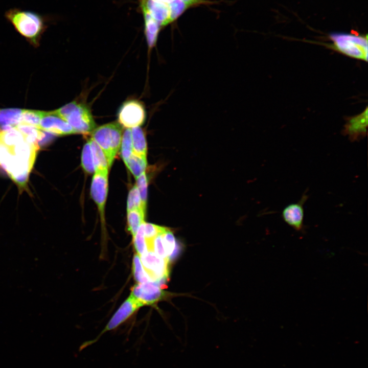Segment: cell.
Wrapping results in <instances>:
<instances>
[{
  "label": "cell",
  "instance_id": "32",
  "mask_svg": "<svg viewBox=\"0 0 368 368\" xmlns=\"http://www.w3.org/2000/svg\"><path fill=\"white\" fill-rule=\"evenodd\" d=\"M190 7L199 5H207L212 4V2L207 0H181Z\"/></svg>",
  "mask_w": 368,
  "mask_h": 368
},
{
  "label": "cell",
  "instance_id": "26",
  "mask_svg": "<svg viewBox=\"0 0 368 368\" xmlns=\"http://www.w3.org/2000/svg\"><path fill=\"white\" fill-rule=\"evenodd\" d=\"M121 153L124 163L133 153L131 129H126L123 132L121 144Z\"/></svg>",
  "mask_w": 368,
  "mask_h": 368
},
{
  "label": "cell",
  "instance_id": "10",
  "mask_svg": "<svg viewBox=\"0 0 368 368\" xmlns=\"http://www.w3.org/2000/svg\"><path fill=\"white\" fill-rule=\"evenodd\" d=\"M39 129L55 135H65L77 133L71 125L54 111H44L40 120Z\"/></svg>",
  "mask_w": 368,
  "mask_h": 368
},
{
  "label": "cell",
  "instance_id": "17",
  "mask_svg": "<svg viewBox=\"0 0 368 368\" xmlns=\"http://www.w3.org/2000/svg\"><path fill=\"white\" fill-rule=\"evenodd\" d=\"M133 152L143 157L147 158V141L145 133L139 126L131 129Z\"/></svg>",
  "mask_w": 368,
  "mask_h": 368
},
{
  "label": "cell",
  "instance_id": "1",
  "mask_svg": "<svg viewBox=\"0 0 368 368\" xmlns=\"http://www.w3.org/2000/svg\"><path fill=\"white\" fill-rule=\"evenodd\" d=\"M4 16L15 30L35 47L39 45L50 20L49 16L18 8L8 10Z\"/></svg>",
  "mask_w": 368,
  "mask_h": 368
},
{
  "label": "cell",
  "instance_id": "2",
  "mask_svg": "<svg viewBox=\"0 0 368 368\" xmlns=\"http://www.w3.org/2000/svg\"><path fill=\"white\" fill-rule=\"evenodd\" d=\"M54 111L66 121L77 133H91L96 128L89 109L82 103L73 101Z\"/></svg>",
  "mask_w": 368,
  "mask_h": 368
},
{
  "label": "cell",
  "instance_id": "25",
  "mask_svg": "<svg viewBox=\"0 0 368 368\" xmlns=\"http://www.w3.org/2000/svg\"><path fill=\"white\" fill-rule=\"evenodd\" d=\"M81 165L83 170L88 173H93L95 171V167L89 140L84 144L82 151Z\"/></svg>",
  "mask_w": 368,
  "mask_h": 368
},
{
  "label": "cell",
  "instance_id": "22",
  "mask_svg": "<svg viewBox=\"0 0 368 368\" xmlns=\"http://www.w3.org/2000/svg\"><path fill=\"white\" fill-rule=\"evenodd\" d=\"M89 141L91 149L95 170L97 169H108L110 167L103 150L91 138Z\"/></svg>",
  "mask_w": 368,
  "mask_h": 368
},
{
  "label": "cell",
  "instance_id": "3",
  "mask_svg": "<svg viewBox=\"0 0 368 368\" xmlns=\"http://www.w3.org/2000/svg\"><path fill=\"white\" fill-rule=\"evenodd\" d=\"M122 130V126L114 122L96 128L91 133V138L104 152L109 167L120 148Z\"/></svg>",
  "mask_w": 368,
  "mask_h": 368
},
{
  "label": "cell",
  "instance_id": "13",
  "mask_svg": "<svg viewBox=\"0 0 368 368\" xmlns=\"http://www.w3.org/2000/svg\"><path fill=\"white\" fill-rule=\"evenodd\" d=\"M367 126V108L357 116L348 120L344 126V134L348 135L351 141L358 140L366 134Z\"/></svg>",
  "mask_w": 368,
  "mask_h": 368
},
{
  "label": "cell",
  "instance_id": "5",
  "mask_svg": "<svg viewBox=\"0 0 368 368\" xmlns=\"http://www.w3.org/2000/svg\"><path fill=\"white\" fill-rule=\"evenodd\" d=\"M143 305L131 294L122 304L100 333L94 339L83 343L79 348V351L97 342L105 333L111 331L129 318Z\"/></svg>",
  "mask_w": 368,
  "mask_h": 368
},
{
  "label": "cell",
  "instance_id": "18",
  "mask_svg": "<svg viewBox=\"0 0 368 368\" xmlns=\"http://www.w3.org/2000/svg\"><path fill=\"white\" fill-rule=\"evenodd\" d=\"M23 135L25 140L29 143L38 145V141L44 134L43 131L34 126L21 123L16 127Z\"/></svg>",
  "mask_w": 368,
  "mask_h": 368
},
{
  "label": "cell",
  "instance_id": "4",
  "mask_svg": "<svg viewBox=\"0 0 368 368\" xmlns=\"http://www.w3.org/2000/svg\"><path fill=\"white\" fill-rule=\"evenodd\" d=\"M336 49L353 58L367 60V37L356 33H333L330 34Z\"/></svg>",
  "mask_w": 368,
  "mask_h": 368
},
{
  "label": "cell",
  "instance_id": "29",
  "mask_svg": "<svg viewBox=\"0 0 368 368\" xmlns=\"http://www.w3.org/2000/svg\"><path fill=\"white\" fill-rule=\"evenodd\" d=\"M142 224L139 227L136 234L133 237V245L136 253L140 256L147 251V243Z\"/></svg>",
  "mask_w": 368,
  "mask_h": 368
},
{
  "label": "cell",
  "instance_id": "30",
  "mask_svg": "<svg viewBox=\"0 0 368 368\" xmlns=\"http://www.w3.org/2000/svg\"><path fill=\"white\" fill-rule=\"evenodd\" d=\"M139 208H142L141 199L139 190L136 185H134L130 189L128 195L127 211Z\"/></svg>",
  "mask_w": 368,
  "mask_h": 368
},
{
  "label": "cell",
  "instance_id": "20",
  "mask_svg": "<svg viewBox=\"0 0 368 368\" xmlns=\"http://www.w3.org/2000/svg\"><path fill=\"white\" fill-rule=\"evenodd\" d=\"M125 164L136 178L145 172L147 166V158L133 152Z\"/></svg>",
  "mask_w": 368,
  "mask_h": 368
},
{
  "label": "cell",
  "instance_id": "14",
  "mask_svg": "<svg viewBox=\"0 0 368 368\" xmlns=\"http://www.w3.org/2000/svg\"><path fill=\"white\" fill-rule=\"evenodd\" d=\"M22 109L18 108L0 109V127L2 131H6L21 123Z\"/></svg>",
  "mask_w": 368,
  "mask_h": 368
},
{
  "label": "cell",
  "instance_id": "8",
  "mask_svg": "<svg viewBox=\"0 0 368 368\" xmlns=\"http://www.w3.org/2000/svg\"><path fill=\"white\" fill-rule=\"evenodd\" d=\"M108 169H97L94 172L90 186V195L97 204L101 219L104 221V209L108 192Z\"/></svg>",
  "mask_w": 368,
  "mask_h": 368
},
{
  "label": "cell",
  "instance_id": "27",
  "mask_svg": "<svg viewBox=\"0 0 368 368\" xmlns=\"http://www.w3.org/2000/svg\"><path fill=\"white\" fill-rule=\"evenodd\" d=\"M44 111L34 110L22 109L21 123L29 124L39 128L40 120Z\"/></svg>",
  "mask_w": 368,
  "mask_h": 368
},
{
  "label": "cell",
  "instance_id": "23",
  "mask_svg": "<svg viewBox=\"0 0 368 368\" xmlns=\"http://www.w3.org/2000/svg\"><path fill=\"white\" fill-rule=\"evenodd\" d=\"M161 237L166 255L170 261L176 256L179 250L175 238L171 231L162 234Z\"/></svg>",
  "mask_w": 368,
  "mask_h": 368
},
{
  "label": "cell",
  "instance_id": "7",
  "mask_svg": "<svg viewBox=\"0 0 368 368\" xmlns=\"http://www.w3.org/2000/svg\"><path fill=\"white\" fill-rule=\"evenodd\" d=\"M146 118V113L143 104L136 100L125 102L118 112V123L126 129L142 125Z\"/></svg>",
  "mask_w": 368,
  "mask_h": 368
},
{
  "label": "cell",
  "instance_id": "11",
  "mask_svg": "<svg viewBox=\"0 0 368 368\" xmlns=\"http://www.w3.org/2000/svg\"><path fill=\"white\" fill-rule=\"evenodd\" d=\"M307 197L304 193L299 201L288 204L282 211V217L283 220L297 231L303 228L304 217L303 205Z\"/></svg>",
  "mask_w": 368,
  "mask_h": 368
},
{
  "label": "cell",
  "instance_id": "21",
  "mask_svg": "<svg viewBox=\"0 0 368 368\" xmlns=\"http://www.w3.org/2000/svg\"><path fill=\"white\" fill-rule=\"evenodd\" d=\"M24 140L23 135L16 128L0 132V144L9 149L12 148Z\"/></svg>",
  "mask_w": 368,
  "mask_h": 368
},
{
  "label": "cell",
  "instance_id": "33",
  "mask_svg": "<svg viewBox=\"0 0 368 368\" xmlns=\"http://www.w3.org/2000/svg\"></svg>",
  "mask_w": 368,
  "mask_h": 368
},
{
  "label": "cell",
  "instance_id": "9",
  "mask_svg": "<svg viewBox=\"0 0 368 368\" xmlns=\"http://www.w3.org/2000/svg\"><path fill=\"white\" fill-rule=\"evenodd\" d=\"M130 294L144 306L152 305L167 295L159 284L154 282L137 283L131 288Z\"/></svg>",
  "mask_w": 368,
  "mask_h": 368
},
{
  "label": "cell",
  "instance_id": "16",
  "mask_svg": "<svg viewBox=\"0 0 368 368\" xmlns=\"http://www.w3.org/2000/svg\"><path fill=\"white\" fill-rule=\"evenodd\" d=\"M145 34L149 49H152L156 43L157 37L162 27L148 13L143 12Z\"/></svg>",
  "mask_w": 368,
  "mask_h": 368
},
{
  "label": "cell",
  "instance_id": "31",
  "mask_svg": "<svg viewBox=\"0 0 368 368\" xmlns=\"http://www.w3.org/2000/svg\"><path fill=\"white\" fill-rule=\"evenodd\" d=\"M43 132L44 134L43 136L38 142L39 146V145L40 146H44L46 145L49 144L53 140L54 137L55 135L54 134L48 131H43Z\"/></svg>",
  "mask_w": 368,
  "mask_h": 368
},
{
  "label": "cell",
  "instance_id": "15",
  "mask_svg": "<svg viewBox=\"0 0 368 368\" xmlns=\"http://www.w3.org/2000/svg\"><path fill=\"white\" fill-rule=\"evenodd\" d=\"M39 149L38 145L30 144L24 140L9 149L17 157L33 165Z\"/></svg>",
  "mask_w": 368,
  "mask_h": 368
},
{
  "label": "cell",
  "instance_id": "28",
  "mask_svg": "<svg viewBox=\"0 0 368 368\" xmlns=\"http://www.w3.org/2000/svg\"><path fill=\"white\" fill-rule=\"evenodd\" d=\"M135 179V185L140 195L142 208L145 212H146L148 181L145 172Z\"/></svg>",
  "mask_w": 368,
  "mask_h": 368
},
{
  "label": "cell",
  "instance_id": "19",
  "mask_svg": "<svg viewBox=\"0 0 368 368\" xmlns=\"http://www.w3.org/2000/svg\"><path fill=\"white\" fill-rule=\"evenodd\" d=\"M146 212L142 208L127 212L128 229L132 237L136 234L139 227L144 223Z\"/></svg>",
  "mask_w": 368,
  "mask_h": 368
},
{
  "label": "cell",
  "instance_id": "24",
  "mask_svg": "<svg viewBox=\"0 0 368 368\" xmlns=\"http://www.w3.org/2000/svg\"><path fill=\"white\" fill-rule=\"evenodd\" d=\"M132 273L135 280L138 283L152 282L144 269L140 256L136 253L133 258Z\"/></svg>",
  "mask_w": 368,
  "mask_h": 368
},
{
  "label": "cell",
  "instance_id": "12",
  "mask_svg": "<svg viewBox=\"0 0 368 368\" xmlns=\"http://www.w3.org/2000/svg\"><path fill=\"white\" fill-rule=\"evenodd\" d=\"M141 7L143 12L148 13L162 28L170 24L168 5L154 0H141Z\"/></svg>",
  "mask_w": 368,
  "mask_h": 368
},
{
  "label": "cell",
  "instance_id": "6",
  "mask_svg": "<svg viewBox=\"0 0 368 368\" xmlns=\"http://www.w3.org/2000/svg\"><path fill=\"white\" fill-rule=\"evenodd\" d=\"M140 258L144 269L152 282L159 284L168 279L169 260L158 257L152 251H146Z\"/></svg>",
  "mask_w": 368,
  "mask_h": 368
}]
</instances>
